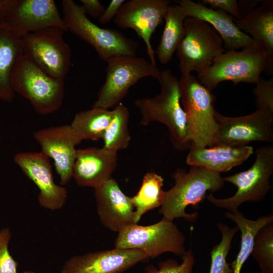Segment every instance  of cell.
I'll return each mask as SVG.
<instances>
[{
  "label": "cell",
  "instance_id": "25",
  "mask_svg": "<svg viewBox=\"0 0 273 273\" xmlns=\"http://www.w3.org/2000/svg\"><path fill=\"white\" fill-rule=\"evenodd\" d=\"M225 216L235 222L241 232L240 249L236 259L231 263L233 273H241L244 263L251 255L256 234L264 225L273 221V216L271 214L263 215L253 220L246 218L238 210L226 212Z\"/></svg>",
  "mask_w": 273,
  "mask_h": 273
},
{
  "label": "cell",
  "instance_id": "30",
  "mask_svg": "<svg viewBox=\"0 0 273 273\" xmlns=\"http://www.w3.org/2000/svg\"><path fill=\"white\" fill-rule=\"evenodd\" d=\"M217 228L221 233L222 238L220 242L215 245L211 251L209 273H233L231 264L226 261V256L231 247L233 238L239 228L237 226L230 228L220 222H218Z\"/></svg>",
  "mask_w": 273,
  "mask_h": 273
},
{
  "label": "cell",
  "instance_id": "36",
  "mask_svg": "<svg viewBox=\"0 0 273 273\" xmlns=\"http://www.w3.org/2000/svg\"><path fill=\"white\" fill-rule=\"evenodd\" d=\"M124 0H112L109 6L105 9L103 14L99 18V22L102 24H106L114 19Z\"/></svg>",
  "mask_w": 273,
  "mask_h": 273
},
{
  "label": "cell",
  "instance_id": "29",
  "mask_svg": "<svg viewBox=\"0 0 273 273\" xmlns=\"http://www.w3.org/2000/svg\"><path fill=\"white\" fill-rule=\"evenodd\" d=\"M251 255L257 262L261 273H273V221L258 231Z\"/></svg>",
  "mask_w": 273,
  "mask_h": 273
},
{
  "label": "cell",
  "instance_id": "16",
  "mask_svg": "<svg viewBox=\"0 0 273 273\" xmlns=\"http://www.w3.org/2000/svg\"><path fill=\"white\" fill-rule=\"evenodd\" d=\"M14 162L39 190L38 201L42 207L56 211L61 209L67 198L66 189L56 184L49 158L41 152L16 154Z\"/></svg>",
  "mask_w": 273,
  "mask_h": 273
},
{
  "label": "cell",
  "instance_id": "11",
  "mask_svg": "<svg viewBox=\"0 0 273 273\" xmlns=\"http://www.w3.org/2000/svg\"><path fill=\"white\" fill-rule=\"evenodd\" d=\"M63 29L50 27L21 39L22 53L50 76L64 79L71 64V51Z\"/></svg>",
  "mask_w": 273,
  "mask_h": 273
},
{
  "label": "cell",
  "instance_id": "19",
  "mask_svg": "<svg viewBox=\"0 0 273 273\" xmlns=\"http://www.w3.org/2000/svg\"><path fill=\"white\" fill-rule=\"evenodd\" d=\"M176 4L183 8L186 17L199 19L211 25L221 37L225 50L248 48L262 49L258 42L241 31L234 18L224 11L209 8L191 0L177 1Z\"/></svg>",
  "mask_w": 273,
  "mask_h": 273
},
{
  "label": "cell",
  "instance_id": "20",
  "mask_svg": "<svg viewBox=\"0 0 273 273\" xmlns=\"http://www.w3.org/2000/svg\"><path fill=\"white\" fill-rule=\"evenodd\" d=\"M117 164V153L104 147L77 149L72 178L79 186L95 189L112 178Z\"/></svg>",
  "mask_w": 273,
  "mask_h": 273
},
{
  "label": "cell",
  "instance_id": "4",
  "mask_svg": "<svg viewBox=\"0 0 273 273\" xmlns=\"http://www.w3.org/2000/svg\"><path fill=\"white\" fill-rule=\"evenodd\" d=\"M62 7L67 30L91 45L104 61L119 56H136L137 42L121 31L95 24L88 18L83 7L72 0L62 1Z\"/></svg>",
  "mask_w": 273,
  "mask_h": 273
},
{
  "label": "cell",
  "instance_id": "32",
  "mask_svg": "<svg viewBox=\"0 0 273 273\" xmlns=\"http://www.w3.org/2000/svg\"><path fill=\"white\" fill-rule=\"evenodd\" d=\"M12 232L8 227L0 230V273H18V262L11 255L9 245Z\"/></svg>",
  "mask_w": 273,
  "mask_h": 273
},
{
  "label": "cell",
  "instance_id": "9",
  "mask_svg": "<svg viewBox=\"0 0 273 273\" xmlns=\"http://www.w3.org/2000/svg\"><path fill=\"white\" fill-rule=\"evenodd\" d=\"M164 217L149 225L133 224L118 233L115 248L140 250L149 258L170 252L183 256L186 238L173 223Z\"/></svg>",
  "mask_w": 273,
  "mask_h": 273
},
{
  "label": "cell",
  "instance_id": "22",
  "mask_svg": "<svg viewBox=\"0 0 273 273\" xmlns=\"http://www.w3.org/2000/svg\"><path fill=\"white\" fill-rule=\"evenodd\" d=\"M260 3L241 19L234 20L241 31L260 45L273 66V1L263 0Z\"/></svg>",
  "mask_w": 273,
  "mask_h": 273
},
{
  "label": "cell",
  "instance_id": "13",
  "mask_svg": "<svg viewBox=\"0 0 273 273\" xmlns=\"http://www.w3.org/2000/svg\"><path fill=\"white\" fill-rule=\"evenodd\" d=\"M168 0H130L125 1L113 19L122 29H133L146 44L150 61L157 67L155 51L151 43L152 35L163 21Z\"/></svg>",
  "mask_w": 273,
  "mask_h": 273
},
{
  "label": "cell",
  "instance_id": "1",
  "mask_svg": "<svg viewBox=\"0 0 273 273\" xmlns=\"http://www.w3.org/2000/svg\"><path fill=\"white\" fill-rule=\"evenodd\" d=\"M160 92L154 97L138 99L134 105L141 118L140 123L146 126L152 122L164 124L168 128L173 147L180 151L189 149L192 138L186 114L180 101L179 79L169 69L160 70L156 78Z\"/></svg>",
  "mask_w": 273,
  "mask_h": 273
},
{
  "label": "cell",
  "instance_id": "35",
  "mask_svg": "<svg viewBox=\"0 0 273 273\" xmlns=\"http://www.w3.org/2000/svg\"><path fill=\"white\" fill-rule=\"evenodd\" d=\"M80 2L86 14L93 18H100L105 10L98 0H80Z\"/></svg>",
  "mask_w": 273,
  "mask_h": 273
},
{
  "label": "cell",
  "instance_id": "33",
  "mask_svg": "<svg viewBox=\"0 0 273 273\" xmlns=\"http://www.w3.org/2000/svg\"><path fill=\"white\" fill-rule=\"evenodd\" d=\"M253 90L258 108L273 110V79L266 80L260 78Z\"/></svg>",
  "mask_w": 273,
  "mask_h": 273
},
{
  "label": "cell",
  "instance_id": "17",
  "mask_svg": "<svg viewBox=\"0 0 273 273\" xmlns=\"http://www.w3.org/2000/svg\"><path fill=\"white\" fill-rule=\"evenodd\" d=\"M149 257L136 249L115 248L73 256L61 273H121Z\"/></svg>",
  "mask_w": 273,
  "mask_h": 273
},
{
  "label": "cell",
  "instance_id": "2",
  "mask_svg": "<svg viewBox=\"0 0 273 273\" xmlns=\"http://www.w3.org/2000/svg\"><path fill=\"white\" fill-rule=\"evenodd\" d=\"M172 177L174 185L165 192L163 202L159 211L163 217L172 221L183 218L190 222L195 221L198 213H186L187 207H198L206 198L207 192L212 193L218 191L224 184L220 173L198 167L191 166L188 171L177 169Z\"/></svg>",
  "mask_w": 273,
  "mask_h": 273
},
{
  "label": "cell",
  "instance_id": "10",
  "mask_svg": "<svg viewBox=\"0 0 273 273\" xmlns=\"http://www.w3.org/2000/svg\"><path fill=\"white\" fill-rule=\"evenodd\" d=\"M107 63L105 81L93 105L94 108H114L139 80L146 77L156 79L160 71L150 61L136 56H116Z\"/></svg>",
  "mask_w": 273,
  "mask_h": 273
},
{
  "label": "cell",
  "instance_id": "28",
  "mask_svg": "<svg viewBox=\"0 0 273 273\" xmlns=\"http://www.w3.org/2000/svg\"><path fill=\"white\" fill-rule=\"evenodd\" d=\"M112 118L106 128L102 140L105 149L114 152L126 149L131 141L128 129L130 113L121 103L113 109Z\"/></svg>",
  "mask_w": 273,
  "mask_h": 273
},
{
  "label": "cell",
  "instance_id": "27",
  "mask_svg": "<svg viewBox=\"0 0 273 273\" xmlns=\"http://www.w3.org/2000/svg\"><path fill=\"white\" fill-rule=\"evenodd\" d=\"M164 179L153 172L146 173L143 177L142 185L136 194L131 197L134 207V220L138 223L142 216L147 211L161 206L165 192L162 189Z\"/></svg>",
  "mask_w": 273,
  "mask_h": 273
},
{
  "label": "cell",
  "instance_id": "7",
  "mask_svg": "<svg viewBox=\"0 0 273 273\" xmlns=\"http://www.w3.org/2000/svg\"><path fill=\"white\" fill-rule=\"evenodd\" d=\"M255 155V160L249 169L223 177L224 181L237 188L236 193L224 199L216 198L210 193L206 198L210 203L233 212L244 203L260 202L264 199L272 188L269 179L273 173V147L258 148Z\"/></svg>",
  "mask_w": 273,
  "mask_h": 273
},
{
  "label": "cell",
  "instance_id": "31",
  "mask_svg": "<svg viewBox=\"0 0 273 273\" xmlns=\"http://www.w3.org/2000/svg\"><path fill=\"white\" fill-rule=\"evenodd\" d=\"M180 263L175 259H169L160 262L158 267L147 266L144 273H192L195 259L191 248L186 251Z\"/></svg>",
  "mask_w": 273,
  "mask_h": 273
},
{
  "label": "cell",
  "instance_id": "5",
  "mask_svg": "<svg viewBox=\"0 0 273 273\" xmlns=\"http://www.w3.org/2000/svg\"><path fill=\"white\" fill-rule=\"evenodd\" d=\"M272 68L267 54L262 49L248 48L240 51L226 50L197 78L212 90L224 81H231L234 85L240 82L256 84L263 71L270 74Z\"/></svg>",
  "mask_w": 273,
  "mask_h": 273
},
{
  "label": "cell",
  "instance_id": "6",
  "mask_svg": "<svg viewBox=\"0 0 273 273\" xmlns=\"http://www.w3.org/2000/svg\"><path fill=\"white\" fill-rule=\"evenodd\" d=\"M179 85L192 143L199 147H212L217 127L214 95L191 73L181 74Z\"/></svg>",
  "mask_w": 273,
  "mask_h": 273
},
{
  "label": "cell",
  "instance_id": "26",
  "mask_svg": "<svg viewBox=\"0 0 273 273\" xmlns=\"http://www.w3.org/2000/svg\"><path fill=\"white\" fill-rule=\"evenodd\" d=\"M113 115V109L92 107L76 114L70 125L82 140L98 141L102 140Z\"/></svg>",
  "mask_w": 273,
  "mask_h": 273
},
{
  "label": "cell",
  "instance_id": "39",
  "mask_svg": "<svg viewBox=\"0 0 273 273\" xmlns=\"http://www.w3.org/2000/svg\"><path fill=\"white\" fill-rule=\"evenodd\" d=\"M21 273H36V272L33 271H31V270H26Z\"/></svg>",
  "mask_w": 273,
  "mask_h": 273
},
{
  "label": "cell",
  "instance_id": "12",
  "mask_svg": "<svg viewBox=\"0 0 273 273\" xmlns=\"http://www.w3.org/2000/svg\"><path fill=\"white\" fill-rule=\"evenodd\" d=\"M217 127L213 146L242 147L252 142L273 141V110L258 108L242 116L227 117L215 111Z\"/></svg>",
  "mask_w": 273,
  "mask_h": 273
},
{
  "label": "cell",
  "instance_id": "3",
  "mask_svg": "<svg viewBox=\"0 0 273 273\" xmlns=\"http://www.w3.org/2000/svg\"><path fill=\"white\" fill-rule=\"evenodd\" d=\"M10 83L15 94L28 100L40 115L52 114L62 104L64 79L50 76L23 53L13 66Z\"/></svg>",
  "mask_w": 273,
  "mask_h": 273
},
{
  "label": "cell",
  "instance_id": "18",
  "mask_svg": "<svg viewBox=\"0 0 273 273\" xmlns=\"http://www.w3.org/2000/svg\"><path fill=\"white\" fill-rule=\"evenodd\" d=\"M97 210L101 223L110 230L120 232L134 222L131 197L126 195L111 178L95 189Z\"/></svg>",
  "mask_w": 273,
  "mask_h": 273
},
{
  "label": "cell",
  "instance_id": "34",
  "mask_svg": "<svg viewBox=\"0 0 273 273\" xmlns=\"http://www.w3.org/2000/svg\"><path fill=\"white\" fill-rule=\"evenodd\" d=\"M202 3L207 5L214 10H220L226 13L234 19L241 18L239 10L238 1L236 0H202Z\"/></svg>",
  "mask_w": 273,
  "mask_h": 273
},
{
  "label": "cell",
  "instance_id": "23",
  "mask_svg": "<svg viewBox=\"0 0 273 273\" xmlns=\"http://www.w3.org/2000/svg\"><path fill=\"white\" fill-rule=\"evenodd\" d=\"M22 54L21 39L11 33L4 21H0V101L9 102L14 98L10 76Z\"/></svg>",
  "mask_w": 273,
  "mask_h": 273
},
{
  "label": "cell",
  "instance_id": "8",
  "mask_svg": "<svg viewBox=\"0 0 273 273\" xmlns=\"http://www.w3.org/2000/svg\"><path fill=\"white\" fill-rule=\"evenodd\" d=\"M185 32L176 52L182 74L196 72L203 73L225 51L223 41L207 22L194 17H187Z\"/></svg>",
  "mask_w": 273,
  "mask_h": 273
},
{
  "label": "cell",
  "instance_id": "21",
  "mask_svg": "<svg viewBox=\"0 0 273 273\" xmlns=\"http://www.w3.org/2000/svg\"><path fill=\"white\" fill-rule=\"evenodd\" d=\"M189 150L186 158L188 165L220 173L241 165L254 153L250 146L199 147L191 143Z\"/></svg>",
  "mask_w": 273,
  "mask_h": 273
},
{
  "label": "cell",
  "instance_id": "38",
  "mask_svg": "<svg viewBox=\"0 0 273 273\" xmlns=\"http://www.w3.org/2000/svg\"><path fill=\"white\" fill-rule=\"evenodd\" d=\"M17 0H0V21H3L14 7Z\"/></svg>",
  "mask_w": 273,
  "mask_h": 273
},
{
  "label": "cell",
  "instance_id": "14",
  "mask_svg": "<svg viewBox=\"0 0 273 273\" xmlns=\"http://www.w3.org/2000/svg\"><path fill=\"white\" fill-rule=\"evenodd\" d=\"M3 21L11 33L19 39L50 27L68 31L53 0H17Z\"/></svg>",
  "mask_w": 273,
  "mask_h": 273
},
{
  "label": "cell",
  "instance_id": "15",
  "mask_svg": "<svg viewBox=\"0 0 273 273\" xmlns=\"http://www.w3.org/2000/svg\"><path fill=\"white\" fill-rule=\"evenodd\" d=\"M33 137L40 145L41 152L53 160L61 186L68 184L72 178L76 147L82 140L70 125L39 129L34 132Z\"/></svg>",
  "mask_w": 273,
  "mask_h": 273
},
{
  "label": "cell",
  "instance_id": "37",
  "mask_svg": "<svg viewBox=\"0 0 273 273\" xmlns=\"http://www.w3.org/2000/svg\"><path fill=\"white\" fill-rule=\"evenodd\" d=\"M261 1H238V5L241 18L257 7V5ZM240 18V19H241Z\"/></svg>",
  "mask_w": 273,
  "mask_h": 273
},
{
  "label": "cell",
  "instance_id": "24",
  "mask_svg": "<svg viewBox=\"0 0 273 273\" xmlns=\"http://www.w3.org/2000/svg\"><path fill=\"white\" fill-rule=\"evenodd\" d=\"M186 16L183 8L177 4H170L166 12L164 20L165 25L156 51L159 62L168 64L180 42L185 32L184 20Z\"/></svg>",
  "mask_w": 273,
  "mask_h": 273
}]
</instances>
